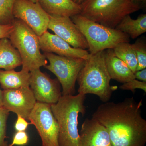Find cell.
<instances>
[{"mask_svg": "<svg viewBox=\"0 0 146 146\" xmlns=\"http://www.w3.org/2000/svg\"><path fill=\"white\" fill-rule=\"evenodd\" d=\"M143 100L127 98L119 102L100 105L92 115L107 129L112 146H144L146 121L141 114Z\"/></svg>", "mask_w": 146, "mask_h": 146, "instance_id": "1", "label": "cell"}, {"mask_svg": "<svg viewBox=\"0 0 146 146\" xmlns=\"http://www.w3.org/2000/svg\"><path fill=\"white\" fill-rule=\"evenodd\" d=\"M86 95H62L57 103L51 105L52 111L58 126L59 146H80L78 118L86 112Z\"/></svg>", "mask_w": 146, "mask_h": 146, "instance_id": "2", "label": "cell"}, {"mask_svg": "<svg viewBox=\"0 0 146 146\" xmlns=\"http://www.w3.org/2000/svg\"><path fill=\"white\" fill-rule=\"evenodd\" d=\"M111 80L106 64L104 50L90 54L77 79L78 91L85 95H96L102 102H106L117 89V86L110 85Z\"/></svg>", "mask_w": 146, "mask_h": 146, "instance_id": "3", "label": "cell"}, {"mask_svg": "<svg viewBox=\"0 0 146 146\" xmlns=\"http://www.w3.org/2000/svg\"><path fill=\"white\" fill-rule=\"evenodd\" d=\"M80 5L82 16L112 29L126 16L141 8L131 0H84Z\"/></svg>", "mask_w": 146, "mask_h": 146, "instance_id": "4", "label": "cell"}, {"mask_svg": "<svg viewBox=\"0 0 146 146\" xmlns=\"http://www.w3.org/2000/svg\"><path fill=\"white\" fill-rule=\"evenodd\" d=\"M12 24L13 30L9 39L20 54L22 70L30 72L45 67L48 61L40 52L39 36L21 20L14 18Z\"/></svg>", "mask_w": 146, "mask_h": 146, "instance_id": "5", "label": "cell"}, {"mask_svg": "<svg viewBox=\"0 0 146 146\" xmlns=\"http://www.w3.org/2000/svg\"><path fill=\"white\" fill-rule=\"evenodd\" d=\"M70 18L86 38L90 54L113 49L120 43L130 42L127 34L96 23L81 14Z\"/></svg>", "mask_w": 146, "mask_h": 146, "instance_id": "6", "label": "cell"}, {"mask_svg": "<svg viewBox=\"0 0 146 146\" xmlns=\"http://www.w3.org/2000/svg\"><path fill=\"white\" fill-rule=\"evenodd\" d=\"M44 54L50 63L45 68L56 76L62 86V95H74L77 79L86 60L60 56L52 53L44 52Z\"/></svg>", "mask_w": 146, "mask_h": 146, "instance_id": "7", "label": "cell"}, {"mask_svg": "<svg viewBox=\"0 0 146 146\" xmlns=\"http://www.w3.org/2000/svg\"><path fill=\"white\" fill-rule=\"evenodd\" d=\"M28 120L36 128L42 140V146H59L58 125L51 105L36 102Z\"/></svg>", "mask_w": 146, "mask_h": 146, "instance_id": "8", "label": "cell"}, {"mask_svg": "<svg viewBox=\"0 0 146 146\" xmlns=\"http://www.w3.org/2000/svg\"><path fill=\"white\" fill-rule=\"evenodd\" d=\"M13 17L23 21L37 35L41 36L47 31L50 15L42 9L39 2L29 0H15Z\"/></svg>", "mask_w": 146, "mask_h": 146, "instance_id": "9", "label": "cell"}, {"mask_svg": "<svg viewBox=\"0 0 146 146\" xmlns=\"http://www.w3.org/2000/svg\"><path fill=\"white\" fill-rule=\"evenodd\" d=\"M29 87L36 102L51 105L57 103L62 96L57 79H52L40 69L30 72Z\"/></svg>", "mask_w": 146, "mask_h": 146, "instance_id": "10", "label": "cell"}, {"mask_svg": "<svg viewBox=\"0 0 146 146\" xmlns=\"http://www.w3.org/2000/svg\"><path fill=\"white\" fill-rule=\"evenodd\" d=\"M2 101L4 109L27 120L37 102L29 86L3 90Z\"/></svg>", "mask_w": 146, "mask_h": 146, "instance_id": "11", "label": "cell"}, {"mask_svg": "<svg viewBox=\"0 0 146 146\" xmlns=\"http://www.w3.org/2000/svg\"><path fill=\"white\" fill-rule=\"evenodd\" d=\"M48 29L76 48H89L86 38L70 17L49 15Z\"/></svg>", "mask_w": 146, "mask_h": 146, "instance_id": "12", "label": "cell"}, {"mask_svg": "<svg viewBox=\"0 0 146 146\" xmlns=\"http://www.w3.org/2000/svg\"><path fill=\"white\" fill-rule=\"evenodd\" d=\"M40 49L44 52L52 53L60 56L88 59L90 54L85 50L73 48L55 34L45 32L39 36Z\"/></svg>", "mask_w": 146, "mask_h": 146, "instance_id": "13", "label": "cell"}, {"mask_svg": "<svg viewBox=\"0 0 146 146\" xmlns=\"http://www.w3.org/2000/svg\"><path fill=\"white\" fill-rule=\"evenodd\" d=\"M79 137L80 146H112L107 129L92 118L82 123Z\"/></svg>", "mask_w": 146, "mask_h": 146, "instance_id": "14", "label": "cell"}, {"mask_svg": "<svg viewBox=\"0 0 146 146\" xmlns=\"http://www.w3.org/2000/svg\"><path fill=\"white\" fill-rule=\"evenodd\" d=\"M104 54L106 67L111 79L123 84L135 79L134 73L115 55L113 49L105 50Z\"/></svg>", "mask_w": 146, "mask_h": 146, "instance_id": "15", "label": "cell"}, {"mask_svg": "<svg viewBox=\"0 0 146 146\" xmlns=\"http://www.w3.org/2000/svg\"><path fill=\"white\" fill-rule=\"evenodd\" d=\"M38 2L49 15L71 18L81 12L80 5L72 0H38Z\"/></svg>", "mask_w": 146, "mask_h": 146, "instance_id": "16", "label": "cell"}, {"mask_svg": "<svg viewBox=\"0 0 146 146\" xmlns=\"http://www.w3.org/2000/svg\"><path fill=\"white\" fill-rule=\"evenodd\" d=\"M22 65L20 54L7 38L0 39V69L14 70Z\"/></svg>", "mask_w": 146, "mask_h": 146, "instance_id": "17", "label": "cell"}, {"mask_svg": "<svg viewBox=\"0 0 146 146\" xmlns=\"http://www.w3.org/2000/svg\"><path fill=\"white\" fill-rule=\"evenodd\" d=\"M30 73L22 70L16 72L14 70H0V84L3 90L19 89L29 86Z\"/></svg>", "mask_w": 146, "mask_h": 146, "instance_id": "18", "label": "cell"}, {"mask_svg": "<svg viewBox=\"0 0 146 146\" xmlns=\"http://www.w3.org/2000/svg\"><path fill=\"white\" fill-rule=\"evenodd\" d=\"M115 29L127 34L132 39H136L146 32V14H140L136 19L127 15Z\"/></svg>", "mask_w": 146, "mask_h": 146, "instance_id": "19", "label": "cell"}, {"mask_svg": "<svg viewBox=\"0 0 146 146\" xmlns=\"http://www.w3.org/2000/svg\"><path fill=\"white\" fill-rule=\"evenodd\" d=\"M113 50L115 55L123 61L133 73L136 72L138 61L132 45L129 42L120 43Z\"/></svg>", "mask_w": 146, "mask_h": 146, "instance_id": "20", "label": "cell"}, {"mask_svg": "<svg viewBox=\"0 0 146 146\" xmlns=\"http://www.w3.org/2000/svg\"><path fill=\"white\" fill-rule=\"evenodd\" d=\"M15 0H0V25L12 23L13 5Z\"/></svg>", "mask_w": 146, "mask_h": 146, "instance_id": "21", "label": "cell"}, {"mask_svg": "<svg viewBox=\"0 0 146 146\" xmlns=\"http://www.w3.org/2000/svg\"><path fill=\"white\" fill-rule=\"evenodd\" d=\"M132 45L136 52L138 65L136 71L146 68V45L145 42L141 39H138Z\"/></svg>", "mask_w": 146, "mask_h": 146, "instance_id": "22", "label": "cell"}, {"mask_svg": "<svg viewBox=\"0 0 146 146\" xmlns=\"http://www.w3.org/2000/svg\"><path fill=\"white\" fill-rule=\"evenodd\" d=\"M9 112L3 107L0 108V146H9L5 139L7 125Z\"/></svg>", "mask_w": 146, "mask_h": 146, "instance_id": "23", "label": "cell"}, {"mask_svg": "<svg viewBox=\"0 0 146 146\" xmlns=\"http://www.w3.org/2000/svg\"><path fill=\"white\" fill-rule=\"evenodd\" d=\"M119 88L122 90H129L133 92H135L136 89H140L146 93V82L141 81L134 79L128 82L123 84L120 86Z\"/></svg>", "mask_w": 146, "mask_h": 146, "instance_id": "24", "label": "cell"}, {"mask_svg": "<svg viewBox=\"0 0 146 146\" xmlns=\"http://www.w3.org/2000/svg\"><path fill=\"white\" fill-rule=\"evenodd\" d=\"M29 136L25 131H16L14 134L12 143L9 146L16 145L23 146L27 144Z\"/></svg>", "mask_w": 146, "mask_h": 146, "instance_id": "25", "label": "cell"}, {"mask_svg": "<svg viewBox=\"0 0 146 146\" xmlns=\"http://www.w3.org/2000/svg\"><path fill=\"white\" fill-rule=\"evenodd\" d=\"M29 124L30 123L28 122L25 118L20 115H17V119L14 125V128L16 131H25Z\"/></svg>", "mask_w": 146, "mask_h": 146, "instance_id": "26", "label": "cell"}, {"mask_svg": "<svg viewBox=\"0 0 146 146\" xmlns=\"http://www.w3.org/2000/svg\"><path fill=\"white\" fill-rule=\"evenodd\" d=\"M13 29L12 23L6 25H0V39L3 38L9 39Z\"/></svg>", "mask_w": 146, "mask_h": 146, "instance_id": "27", "label": "cell"}, {"mask_svg": "<svg viewBox=\"0 0 146 146\" xmlns=\"http://www.w3.org/2000/svg\"><path fill=\"white\" fill-rule=\"evenodd\" d=\"M135 79L143 82H146V69L137 71L134 73Z\"/></svg>", "mask_w": 146, "mask_h": 146, "instance_id": "28", "label": "cell"}, {"mask_svg": "<svg viewBox=\"0 0 146 146\" xmlns=\"http://www.w3.org/2000/svg\"><path fill=\"white\" fill-rule=\"evenodd\" d=\"M131 1L135 4L140 6L141 8L143 5L144 4L145 1V0H131Z\"/></svg>", "mask_w": 146, "mask_h": 146, "instance_id": "29", "label": "cell"}, {"mask_svg": "<svg viewBox=\"0 0 146 146\" xmlns=\"http://www.w3.org/2000/svg\"><path fill=\"white\" fill-rule=\"evenodd\" d=\"M3 107L2 90L0 89V108Z\"/></svg>", "mask_w": 146, "mask_h": 146, "instance_id": "30", "label": "cell"}, {"mask_svg": "<svg viewBox=\"0 0 146 146\" xmlns=\"http://www.w3.org/2000/svg\"><path fill=\"white\" fill-rule=\"evenodd\" d=\"M72 1L80 5L83 2L84 0H72Z\"/></svg>", "mask_w": 146, "mask_h": 146, "instance_id": "31", "label": "cell"}, {"mask_svg": "<svg viewBox=\"0 0 146 146\" xmlns=\"http://www.w3.org/2000/svg\"><path fill=\"white\" fill-rule=\"evenodd\" d=\"M29 1H31L33 3H37L38 2V0H29Z\"/></svg>", "mask_w": 146, "mask_h": 146, "instance_id": "32", "label": "cell"}]
</instances>
